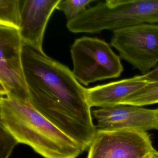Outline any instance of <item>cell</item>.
<instances>
[{
	"label": "cell",
	"mask_w": 158,
	"mask_h": 158,
	"mask_svg": "<svg viewBox=\"0 0 158 158\" xmlns=\"http://www.w3.org/2000/svg\"><path fill=\"white\" fill-rule=\"evenodd\" d=\"M22 60L31 105L84 152L96 134L87 89L67 66L23 42Z\"/></svg>",
	"instance_id": "1"
},
{
	"label": "cell",
	"mask_w": 158,
	"mask_h": 158,
	"mask_svg": "<svg viewBox=\"0 0 158 158\" xmlns=\"http://www.w3.org/2000/svg\"><path fill=\"white\" fill-rule=\"evenodd\" d=\"M1 127L44 158H77L78 145L28 102L1 97Z\"/></svg>",
	"instance_id": "2"
},
{
	"label": "cell",
	"mask_w": 158,
	"mask_h": 158,
	"mask_svg": "<svg viewBox=\"0 0 158 158\" xmlns=\"http://www.w3.org/2000/svg\"><path fill=\"white\" fill-rule=\"evenodd\" d=\"M145 23L158 24V0H107L87 9L66 26L73 33L95 34Z\"/></svg>",
	"instance_id": "3"
},
{
	"label": "cell",
	"mask_w": 158,
	"mask_h": 158,
	"mask_svg": "<svg viewBox=\"0 0 158 158\" xmlns=\"http://www.w3.org/2000/svg\"><path fill=\"white\" fill-rule=\"evenodd\" d=\"M73 70L77 81L85 85L99 80L119 77L123 71L119 56L109 44L96 38L75 40L71 48Z\"/></svg>",
	"instance_id": "4"
},
{
	"label": "cell",
	"mask_w": 158,
	"mask_h": 158,
	"mask_svg": "<svg viewBox=\"0 0 158 158\" xmlns=\"http://www.w3.org/2000/svg\"><path fill=\"white\" fill-rule=\"evenodd\" d=\"M110 45L119 57L142 75L158 63V24L145 23L113 31Z\"/></svg>",
	"instance_id": "5"
},
{
	"label": "cell",
	"mask_w": 158,
	"mask_h": 158,
	"mask_svg": "<svg viewBox=\"0 0 158 158\" xmlns=\"http://www.w3.org/2000/svg\"><path fill=\"white\" fill-rule=\"evenodd\" d=\"M23 45L19 29L0 25L1 95L30 102L22 60Z\"/></svg>",
	"instance_id": "6"
},
{
	"label": "cell",
	"mask_w": 158,
	"mask_h": 158,
	"mask_svg": "<svg viewBox=\"0 0 158 158\" xmlns=\"http://www.w3.org/2000/svg\"><path fill=\"white\" fill-rule=\"evenodd\" d=\"M154 149L147 132L98 129L87 158H142Z\"/></svg>",
	"instance_id": "7"
},
{
	"label": "cell",
	"mask_w": 158,
	"mask_h": 158,
	"mask_svg": "<svg viewBox=\"0 0 158 158\" xmlns=\"http://www.w3.org/2000/svg\"><path fill=\"white\" fill-rule=\"evenodd\" d=\"M101 130L135 129L146 132L158 130V109L119 105L101 108L92 112Z\"/></svg>",
	"instance_id": "8"
},
{
	"label": "cell",
	"mask_w": 158,
	"mask_h": 158,
	"mask_svg": "<svg viewBox=\"0 0 158 158\" xmlns=\"http://www.w3.org/2000/svg\"><path fill=\"white\" fill-rule=\"evenodd\" d=\"M60 0H26L21 6L19 32L23 42L42 50L47 24Z\"/></svg>",
	"instance_id": "9"
},
{
	"label": "cell",
	"mask_w": 158,
	"mask_h": 158,
	"mask_svg": "<svg viewBox=\"0 0 158 158\" xmlns=\"http://www.w3.org/2000/svg\"><path fill=\"white\" fill-rule=\"evenodd\" d=\"M137 76L86 89L87 98L90 107L101 108L118 105L127 96L148 84Z\"/></svg>",
	"instance_id": "10"
},
{
	"label": "cell",
	"mask_w": 158,
	"mask_h": 158,
	"mask_svg": "<svg viewBox=\"0 0 158 158\" xmlns=\"http://www.w3.org/2000/svg\"><path fill=\"white\" fill-rule=\"evenodd\" d=\"M156 103H158V81L148 83L122 100L119 104L142 107Z\"/></svg>",
	"instance_id": "11"
},
{
	"label": "cell",
	"mask_w": 158,
	"mask_h": 158,
	"mask_svg": "<svg viewBox=\"0 0 158 158\" xmlns=\"http://www.w3.org/2000/svg\"><path fill=\"white\" fill-rule=\"evenodd\" d=\"M21 1L0 0V25L20 29Z\"/></svg>",
	"instance_id": "12"
},
{
	"label": "cell",
	"mask_w": 158,
	"mask_h": 158,
	"mask_svg": "<svg viewBox=\"0 0 158 158\" xmlns=\"http://www.w3.org/2000/svg\"><path fill=\"white\" fill-rule=\"evenodd\" d=\"M93 0H60L56 9L64 13L67 22L73 20L87 10L86 7Z\"/></svg>",
	"instance_id": "13"
},
{
	"label": "cell",
	"mask_w": 158,
	"mask_h": 158,
	"mask_svg": "<svg viewBox=\"0 0 158 158\" xmlns=\"http://www.w3.org/2000/svg\"><path fill=\"white\" fill-rule=\"evenodd\" d=\"M1 158H9L18 142L11 135L1 127Z\"/></svg>",
	"instance_id": "14"
},
{
	"label": "cell",
	"mask_w": 158,
	"mask_h": 158,
	"mask_svg": "<svg viewBox=\"0 0 158 158\" xmlns=\"http://www.w3.org/2000/svg\"><path fill=\"white\" fill-rule=\"evenodd\" d=\"M138 78L141 81L148 83L158 81V65L148 73L138 76Z\"/></svg>",
	"instance_id": "15"
},
{
	"label": "cell",
	"mask_w": 158,
	"mask_h": 158,
	"mask_svg": "<svg viewBox=\"0 0 158 158\" xmlns=\"http://www.w3.org/2000/svg\"><path fill=\"white\" fill-rule=\"evenodd\" d=\"M158 152L156 150H153L152 151L146 154L142 158H158Z\"/></svg>",
	"instance_id": "16"
},
{
	"label": "cell",
	"mask_w": 158,
	"mask_h": 158,
	"mask_svg": "<svg viewBox=\"0 0 158 158\" xmlns=\"http://www.w3.org/2000/svg\"></svg>",
	"instance_id": "17"
}]
</instances>
